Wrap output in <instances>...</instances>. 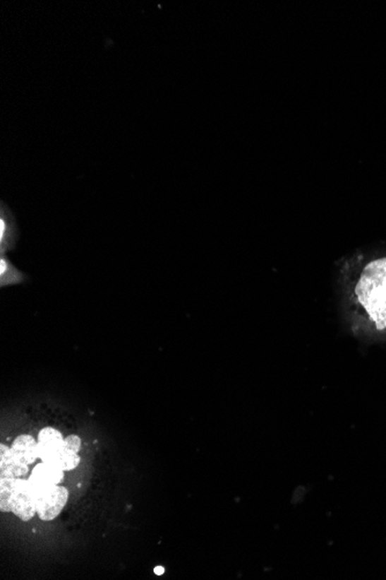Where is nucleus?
I'll return each mask as SVG.
<instances>
[{
	"instance_id": "obj_8",
	"label": "nucleus",
	"mask_w": 386,
	"mask_h": 580,
	"mask_svg": "<svg viewBox=\"0 0 386 580\" xmlns=\"http://www.w3.org/2000/svg\"><path fill=\"white\" fill-rule=\"evenodd\" d=\"M65 445L74 452L79 453L81 449V439L76 434H72V436H68L65 439Z\"/></svg>"
},
{
	"instance_id": "obj_9",
	"label": "nucleus",
	"mask_w": 386,
	"mask_h": 580,
	"mask_svg": "<svg viewBox=\"0 0 386 580\" xmlns=\"http://www.w3.org/2000/svg\"><path fill=\"white\" fill-rule=\"evenodd\" d=\"M154 572L157 574V576H161V574H164V567H157L154 569Z\"/></svg>"
},
{
	"instance_id": "obj_4",
	"label": "nucleus",
	"mask_w": 386,
	"mask_h": 580,
	"mask_svg": "<svg viewBox=\"0 0 386 580\" xmlns=\"http://www.w3.org/2000/svg\"><path fill=\"white\" fill-rule=\"evenodd\" d=\"M11 449L16 461L23 465H32L39 458V442L29 434L16 437Z\"/></svg>"
},
{
	"instance_id": "obj_1",
	"label": "nucleus",
	"mask_w": 386,
	"mask_h": 580,
	"mask_svg": "<svg viewBox=\"0 0 386 580\" xmlns=\"http://www.w3.org/2000/svg\"><path fill=\"white\" fill-rule=\"evenodd\" d=\"M355 295L378 331L386 329V257L370 261L361 271Z\"/></svg>"
},
{
	"instance_id": "obj_6",
	"label": "nucleus",
	"mask_w": 386,
	"mask_h": 580,
	"mask_svg": "<svg viewBox=\"0 0 386 580\" xmlns=\"http://www.w3.org/2000/svg\"><path fill=\"white\" fill-rule=\"evenodd\" d=\"M16 235H18V231H16V225L12 219V215L8 211V208L3 206L1 219H0V242H1L3 251L13 248Z\"/></svg>"
},
{
	"instance_id": "obj_3",
	"label": "nucleus",
	"mask_w": 386,
	"mask_h": 580,
	"mask_svg": "<svg viewBox=\"0 0 386 580\" xmlns=\"http://www.w3.org/2000/svg\"><path fill=\"white\" fill-rule=\"evenodd\" d=\"M12 512L23 521H28L37 513L35 498L29 480L16 478V491L12 498Z\"/></svg>"
},
{
	"instance_id": "obj_2",
	"label": "nucleus",
	"mask_w": 386,
	"mask_h": 580,
	"mask_svg": "<svg viewBox=\"0 0 386 580\" xmlns=\"http://www.w3.org/2000/svg\"><path fill=\"white\" fill-rule=\"evenodd\" d=\"M30 485L40 518L44 521L56 519L68 500L66 487L63 485H37L32 482Z\"/></svg>"
},
{
	"instance_id": "obj_5",
	"label": "nucleus",
	"mask_w": 386,
	"mask_h": 580,
	"mask_svg": "<svg viewBox=\"0 0 386 580\" xmlns=\"http://www.w3.org/2000/svg\"><path fill=\"white\" fill-rule=\"evenodd\" d=\"M28 480L37 485H59L64 481V470L47 462H42L32 469Z\"/></svg>"
},
{
	"instance_id": "obj_7",
	"label": "nucleus",
	"mask_w": 386,
	"mask_h": 580,
	"mask_svg": "<svg viewBox=\"0 0 386 580\" xmlns=\"http://www.w3.org/2000/svg\"><path fill=\"white\" fill-rule=\"evenodd\" d=\"M14 478H0V511L12 512V498L16 491Z\"/></svg>"
}]
</instances>
